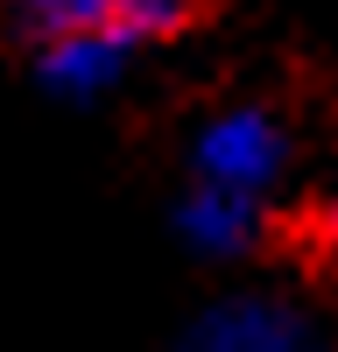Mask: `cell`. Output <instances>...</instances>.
Masks as SVG:
<instances>
[{
	"instance_id": "1",
	"label": "cell",
	"mask_w": 338,
	"mask_h": 352,
	"mask_svg": "<svg viewBox=\"0 0 338 352\" xmlns=\"http://www.w3.org/2000/svg\"><path fill=\"white\" fill-rule=\"evenodd\" d=\"M0 14L28 50L64 36H120L127 50H155L197 28L205 0H0Z\"/></svg>"
},
{
	"instance_id": "2",
	"label": "cell",
	"mask_w": 338,
	"mask_h": 352,
	"mask_svg": "<svg viewBox=\"0 0 338 352\" xmlns=\"http://www.w3.org/2000/svg\"><path fill=\"white\" fill-rule=\"evenodd\" d=\"M282 176H289V127L275 106H218L190 134V184L268 197Z\"/></svg>"
},
{
	"instance_id": "3",
	"label": "cell",
	"mask_w": 338,
	"mask_h": 352,
	"mask_svg": "<svg viewBox=\"0 0 338 352\" xmlns=\"http://www.w3.org/2000/svg\"><path fill=\"white\" fill-rule=\"evenodd\" d=\"M169 352H331V345L303 303L268 296V289H240V296L205 303Z\"/></svg>"
},
{
	"instance_id": "4",
	"label": "cell",
	"mask_w": 338,
	"mask_h": 352,
	"mask_svg": "<svg viewBox=\"0 0 338 352\" xmlns=\"http://www.w3.org/2000/svg\"><path fill=\"white\" fill-rule=\"evenodd\" d=\"M268 197H247V190H218V184H190L177 197V212H169V226H177V240L197 254V261H240L261 247V212Z\"/></svg>"
},
{
	"instance_id": "5",
	"label": "cell",
	"mask_w": 338,
	"mask_h": 352,
	"mask_svg": "<svg viewBox=\"0 0 338 352\" xmlns=\"http://www.w3.org/2000/svg\"><path fill=\"white\" fill-rule=\"evenodd\" d=\"M36 56V85L49 99H64V106H99V99H113L127 85V71H134V56L141 50H127L120 36H64V43H43V50H28Z\"/></svg>"
},
{
	"instance_id": "6",
	"label": "cell",
	"mask_w": 338,
	"mask_h": 352,
	"mask_svg": "<svg viewBox=\"0 0 338 352\" xmlns=\"http://www.w3.org/2000/svg\"><path fill=\"white\" fill-rule=\"evenodd\" d=\"M317 247H324V261H338V197L317 212Z\"/></svg>"
}]
</instances>
